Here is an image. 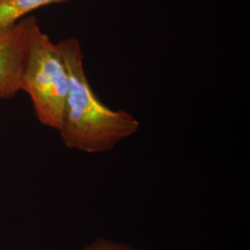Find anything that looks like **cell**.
<instances>
[{
	"instance_id": "3",
	"label": "cell",
	"mask_w": 250,
	"mask_h": 250,
	"mask_svg": "<svg viewBox=\"0 0 250 250\" xmlns=\"http://www.w3.org/2000/svg\"><path fill=\"white\" fill-rule=\"evenodd\" d=\"M37 25L36 16L30 14L0 32V100L13 99L21 91L32 36Z\"/></svg>"
},
{
	"instance_id": "2",
	"label": "cell",
	"mask_w": 250,
	"mask_h": 250,
	"mask_svg": "<svg viewBox=\"0 0 250 250\" xmlns=\"http://www.w3.org/2000/svg\"><path fill=\"white\" fill-rule=\"evenodd\" d=\"M68 89L69 75L62 53L38 24L32 36L21 91L30 97L37 120L59 131Z\"/></svg>"
},
{
	"instance_id": "1",
	"label": "cell",
	"mask_w": 250,
	"mask_h": 250,
	"mask_svg": "<svg viewBox=\"0 0 250 250\" xmlns=\"http://www.w3.org/2000/svg\"><path fill=\"white\" fill-rule=\"evenodd\" d=\"M69 75L62 125L59 132L70 149L103 153L135 134L139 121L123 109H111L97 97L87 79L83 53L75 38L57 43Z\"/></svg>"
},
{
	"instance_id": "5",
	"label": "cell",
	"mask_w": 250,
	"mask_h": 250,
	"mask_svg": "<svg viewBox=\"0 0 250 250\" xmlns=\"http://www.w3.org/2000/svg\"><path fill=\"white\" fill-rule=\"evenodd\" d=\"M81 250H136L130 245L100 237Z\"/></svg>"
},
{
	"instance_id": "4",
	"label": "cell",
	"mask_w": 250,
	"mask_h": 250,
	"mask_svg": "<svg viewBox=\"0 0 250 250\" xmlns=\"http://www.w3.org/2000/svg\"><path fill=\"white\" fill-rule=\"evenodd\" d=\"M67 1L69 0H0V32L36 9Z\"/></svg>"
}]
</instances>
